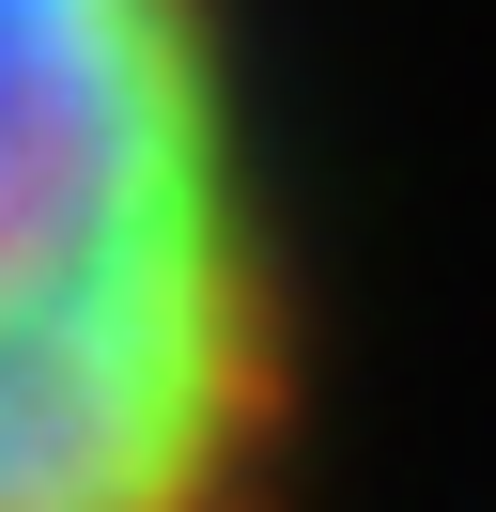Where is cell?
<instances>
[{
	"label": "cell",
	"instance_id": "obj_1",
	"mask_svg": "<svg viewBox=\"0 0 496 512\" xmlns=\"http://www.w3.org/2000/svg\"><path fill=\"white\" fill-rule=\"evenodd\" d=\"M0 512H310L233 0H0Z\"/></svg>",
	"mask_w": 496,
	"mask_h": 512
}]
</instances>
